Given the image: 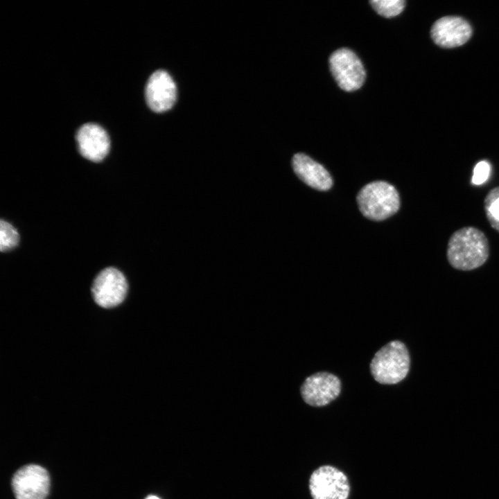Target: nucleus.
<instances>
[{
	"label": "nucleus",
	"mask_w": 499,
	"mask_h": 499,
	"mask_svg": "<svg viewBox=\"0 0 499 499\" xmlns=\"http://www.w3.org/2000/svg\"><path fill=\"white\" fill-rule=\"evenodd\" d=\"M489 256L488 238L480 229L467 226L454 231L450 236L446 258L453 268L470 271L484 265Z\"/></svg>",
	"instance_id": "f257e3e1"
},
{
	"label": "nucleus",
	"mask_w": 499,
	"mask_h": 499,
	"mask_svg": "<svg viewBox=\"0 0 499 499\" xmlns=\"http://www.w3.org/2000/svg\"><path fill=\"white\" fill-rule=\"evenodd\" d=\"M410 364V355L405 344L393 340L375 353L370 363V371L378 383L392 385L406 377Z\"/></svg>",
	"instance_id": "f03ea898"
},
{
	"label": "nucleus",
	"mask_w": 499,
	"mask_h": 499,
	"mask_svg": "<svg viewBox=\"0 0 499 499\" xmlns=\"http://www.w3.org/2000/svg\"><path fill=\"white\" fill-rule=\"evenodd\" d=\"M357 202L362 215L376 221L390 217L400 208L398 191L384 181H375L365 185L357 195Z\"/></svg>",
	"instance_id": "7ed1b4c3"
},
{
	"label": "nucleus",
	"mask_w": 499,
	"mask_h": 499,
	"mask_svg": "<svg viewBox=\"0 0 499 499\" xmlns=\"http://www.w3.org/2000/svg\"><path fill=\"white\" fill-rule=\"evenodd\" d=\"M308 488L313 499H348L350 485L347 475L331 465H323L310 475Z\"/></svg>",
	"instance_id": "20e7f679"
},
{
	"label": "nucleus",
	"mask_w": 499,
	"mask_h": 499,
	"mask_svg": "<svg viewBox=\"0 0 499 499\" xmlns=\"http://www.w3.org/2000/svg\"><path fill=\"white\" fill-rule=\"evenodd\" d=\"M331 73L338 86L346 91L358 89L365 80V71L358 56L350 49L342 48L329 58Z\"/></svg>",
	"instance_id": "39448f33"
},
{
	"label": "nucleus",
	"mask_w": 499,
	"mask_h": 499,
	"mask_svg": "<svg viewBox=\"0 0 499 499\" xmlns=\"http://www.w3.org/2000/svg\"><path fill=\"white\" fill-rule=\"evenodd\" d=\"M128 283L123 274L115 268L103 269L95 278L91 293L95 302L103 308H112L125 299Z\"/></svg>",
	"instance_id": "423d86ee"
},
{
	"label": "nucleus",
	"mask_w": 499,
	"mask_h": 499,
	"mask_svg": "<svg viewBox=\"0 0 499 499\" xmlns=\"http://www.w3.org/2000/svg\"><path fill=\"white\" fill-rule=\"evenodd\" d=\"M12 487L17 499H46L50 488V477L41 466L25 465L14 474Z\"/></svg>",
	"instance_id": "0eeeda50"
},
{
	"label": "nucleus",
	"mask_w": 499,
	"mask_h": 499,
	"mask_svg": "<svg viewBox=\"0 0 499 499\" xmlns=\"http://www.w3.org/2000/svg\"><path fill=\"white\" fill-rule=\"evenodd\" d=\"M341 391L338 376L329 372H317L308 376L301 386V395L305 403L313 407H322L335 400Z\"/></svg>",
	"instance_id": "6e6552de"
},
{
	"label": "nucleus",
	"mask_w": 499,
	"mask_h": 499,
	"mask_svg": "<svg viewBox=\"0 0 499 499\" xmlns=\"http://www.w3.org/2000/svg\"><path fill=\"white\" fill-rule=\"evenodd\" d=\"M145 97L148 107L155 112H163L173 107L176 100L177 88L168 72L158 70L149 77Z\"/></svg>",
	"instance_id": "1a4fd4ad"
},
{
	"label": "nucleus",
	"mask_w": 499,
	"mask_h": 499,
	"mask_svg": "<svg viewBox=\"0 0 499 499\" xmlns=\"http://www.w3.org/2000/svg\"><path fill=\"white\" fill-rule=\"evenodd\" d=\"M434 42L443 48H453L466 43L471 36L470 24L463 18L444 17L435 22L431 28Z\"/></svg>",
	"instance_id": "9d476101"
},
{
	"label": "nucleus",
	"mask_w": 499,
	"mask_h": 499,
	"mask_svg": "<svg viewBox=\"0 0 499 499\" xmlns=\"http://www.w3.org/2000/svg\"><path fill=\"white\" fill-rule=\"evenodd\" d=\"M76 141L80 155L91 161H102L110 151V141L107 133L95 123L82 125L77 132Z\"/></svg>",
	"instance_id": "9b49d317"
},
{
	"label": "nucleus",
	"mask_w": 499,
	"mask_h": 499,
	"mask_svg": "<svg viewBox=\"0 0 499 499\" xmlns=\"http://www.w3.org/2000/svg\"><path fill=\"white\" fill-rule=\"evenodd\" d=\"M292 166L298 177L309 186L322 191L331 188L333 180L329 173L308 155L295 154L292 159Z\"/></svg>",
	"instance_id": "f8f14e48"
},
{
	"label": "nucleus",
	"mask_w": 499,
	"mask_h": 499,
	"mask_svg": "<svg viewBox=\"0 0 499 499\" xmlns=\"http://www.w3.org/2000/svg\"><path fill=\"white\" fill-rule=\"evenodd\" d=\"M484 208L489 225L499 233V186L487 193L484 200Z\"/></svg>",
	"instance_id": "ddd939ff"
},
{
	"label": "nucleus",
	"mask_w": 499,
	"mask_h": 499,
	"mask_svg": "<svg viewBox=\"0 0 499 499\" xmlns=\"http://www.w3.org/2000/svg\"><path fill=\"white\" fill-rule=\"evenodd\" d=\"M370 3L380 15L390 18L399 15L404 9L403 0H373Z\"/></svg>",
	"instance_id": "4468645a"
},
{
	"label": "nucleus",
	"mask_w": 499,
	"mask_h": 499,
	"mask_svg": "<svg viewBox=\"0 0 499 499\" xmlns=\"http://www.w3.org/2000/svg\"><path fill=\"white\" fill-rule=\"evenodd\" d=\"M19 235L16 229L9 222L1 220L0 222V250L2 252L15 248L19 243Z\"/></svg>",
	"instance_id": "2eb2a0df"
},
{
	"label": "nucleus",
	"mask_w": 499,
	"mask_h": 499,
	"mask_svg": "<svg viewBox=\"0 0 499 499\" xmlns=\"http://www.w3.org/2000/svg\"><path fill=\"white\" fill-rule=\"evenodd\" d=\"M490 173V164L487 161H480L473 169L472 183L476 185L483 184L488 178Z\"/></svg>",
	"instance_id": "dca6fc26"
},
{
	"label": "nucleus",
	"mask_w": 499,
	"mask_h": 499,
	"mask_svg": "<svg viewBox=\"0 0 499 499\" xmlns=\"http://www.w3.org/2000/svg\"><path fill=\"white\" fill-rule=\"evenodd\" d=\"M146 499H160V498L156 496L150 495V496H148Z\"/></svg>",
	"instance_id": "f3484780"
}]
</instances>
